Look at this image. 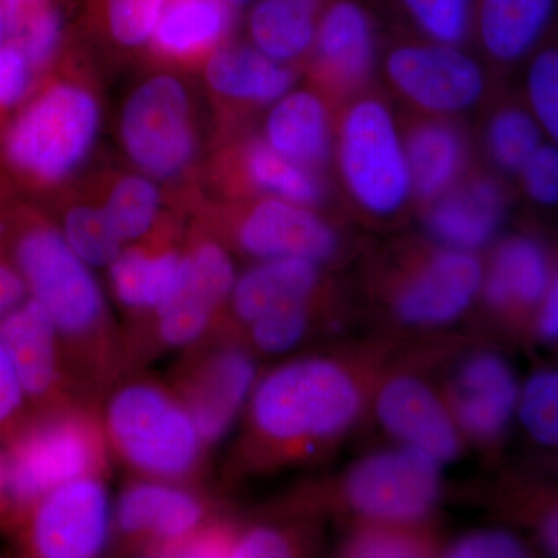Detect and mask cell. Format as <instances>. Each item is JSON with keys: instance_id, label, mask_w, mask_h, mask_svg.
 <instances>
[{"instance_id": "cell-1", "label": "cell", "mask_w": 558, "mask_h": 558, "mask_svg": "<svg viewBox=\"0 0 558 558\" xmlns=\"http://www.w3.org/2000/svg\"><path fill=\"white\" fill-rule=\"evenodd\" d=\"M379 349L300 355L259 374L245 407L236 464L271 473L323 457L368 414Z\"/></svg>"}, {"instance_id": "cell-2", "label": "cell", "mask_w": 558, "mask_h": 558, "mask_svg": "<svg viewBox=\"0 0 558 558\" xmlns=\"http://www.w3.org/2000/svg\"><path fill=\"white\" fill-rule=\"evenodd\" d=\"M13 253L28 295L57 326L84 391L101 402L126 373V343L92 267L47 223L25 227Z\"/></svg>"}, {"instance_id": "cell-3", "label": "cell", "mask_w": 558, "mask_h": 558, "mask_svg": "<svg viewBox=\"0 0 558 558\" xmlns=\"http://www.w3.org/2000/svg\"><path fill=\"white\" fill-rule=\"evenodd\" d=\"M105 398L101 418L110 453L135 478L196 486L209 449L170 384L131 371Z\"/></svg>"}, {"instance_id": "cell-4", "label": "cell", "mask_w": 558, "mask_h": 558, "mask_svg": "<svg viewBox=\"0 0 558 558\" xmlns=\"http://www.w3.org/2000/svg\"><path fill=\"white\" fill-rule=\"evenodd\" d=\"M110 450L100 403L60 407L21 436L7 459L10 497L33 505L50 490L83 478H108Z\"/></svg>"}, {"instance_id": "cell-5", "label": "cell", "mask_w": 558, "mask_h": 558, "mask_svg": "<svg viewBox=\"0 0 558 558\" xmlns=\"http://www.w3.org/2000/svg\"><path fill=\"white\" fill-rule=\"evenodd\" d=\"M484 266L476 253L416 247L403 253L377 286L385 315L405 329H442L459 322L480 299Z\"/></svg>"}, {"instance_id": "cell-6", "label": "cell", "mask_w": 558, "mask_h": 558, "mask_svg": "<svg viewBox=\"0 0 558 558\" xmlns=\"http://www.w3.org/2000/svg\"><path fill=\"white\" fill-rule=\"evenodd\" d=\"M98 126L100 109L89 92L57 84L13 121L3 140V159L31 182H61L87 156Z\"/></svg>"}, {"instance_id": "cell-7", "label": "cell", "mask_w": 558, "mask_h": 558, "mask_svg": "<svg viewBox=\"0 0 558 558\" xmlns=\"http://www.w3.org/2000/svg\"><path fill=\"white\" fill-rule=\"evenodd\" d=\"M339 167L349 196L366 215L392 218L409 202L413 186L405 146L392 113L379 98H362L344 112Z\"/></svg>"}, {"instance_id": "cell-8", "label": "cell", "mask_w": 558, "mask_h": 558, "mask_svg": "<svg viewBox=\"0 0 558 558\" xmlns=\"http://www.w3.org/2000/svg\"><path fill=\"white\" fill-rule=\"evenodd\" d=\"M442 468L411 447L374 451L349 465L333 499L357 520L425 524L442 494Z\"/></svg>"}, {"instance_id": "cell-9", "label": "cell", "mask_w": 558, "mask_h": 558, "mask_svg": "<svg viewBox=\"0 0 558 558\" xmlns=\"http://www.w3.org/2000/svg\"><path fill=\"white\" fill-rule=\"evenodd\" d=\"M170 380L208 449L244 414L259 377L258 357L234 337L213 333L183 351Z\"/></svg>"}, {"instance_id": "cell-10", "label": "cell", "mask_w": 558, "mask_h": 558, "mask_svg": "<svg viewBox=\"0 0 558 558\" xmlns=\"http://www.w3.org/2000/svg\"><path fill=\"white\" fill-rule=\"evenodd\" d=\"M371 410L399 446L424 451L442 465L464 453V436L439 388L410 366L385 365L374 388Z\"/></svg>"}, {"instance_id": "cell-11", "label": "cell", "mask_w": 558, "mask_h": 558, "mask_svg": "<svg viewBox=\"0 0 558 558\" xmlns=\"http://www.w3.org/2000/svg\"><path fill=\"white\" fill-rule=\"evenodd\" d=\"M121 137L131 159L159 179L172 178L193 156L189 97L174 76H154L131 95L121 117Z\"/></svg>"}, {"instance_id": "cell-12", "label": "cell", "mask_w": 558, "mask_h": 558, "mask_svg": "<svg viewBox=\"0 0 558 558\" xmlns=\"http://www.w3.org/2000/svg\"><path fill=\"white\" fill-rule=\"evenodd\" d=\"M215 515L211 501L194 486L134 478L113 505V538L145 556L163 557Z\"/></svg>"}, {"instance_id": "cell-13", "label": "cell", "mask_w": 558, "mask_h": 558, "mask_svg": "<svg viewBox=\"0 0 558 558\" xmlns=\"http://www.w3.org/2000/svg\"><path fill=\"white\" fill-rule=\"evenodd\" d=\"M32 548L44 558L101 556L113 539V505L105 476H83L35 502Z\"/></svg>"}, {"instance_id": "cell-14", "label": "cell", "mask_w": 558, "mask_h": 558, "mask_svg": "<svg viewBox=\"0 0 558 558\" xmlns=\"http://www.w3.org/2000/svg\"><path fill=\"white\" fill-rule=\"evenodd\" d=\"M439 391L465 442L492 446L517 416L520 385L515 371L494 351H472L459 359Z\"/></svg>"}, {"instance_id": "cell-15", "label": "cell", "mask_w": 558, "mask_h": 558, "mask_svg": "<svg viewBox=\"0 0 558 558\" xmlns=\"http://www.w3.org/2000/svg\"><path fill=\"white\" fill-rule=\"evenodd\" d=\"M0 339L27 398L54 402L58 409L70 403L95 402L80 384L50 315L31 295L0 319Z\"/></svg>"}, {"instance_id": "cell-16", "label": "cell", "mask_w": 558, "mask_h": 558, "mask_svg": "<svg viewBox=\"0 0 558 558\" xmlns=\"http://www.w3.org/2000/svg\"><path fill=\"white\" fill-rule=\"evenodd\" d=\"M392 86L407 100L432 113L464 112L486 89L478 62L446 44H409L396 47L387 58Z\"/></svg>"}, {"instance_id": "cell-17", "label": "cell", "mask_w": 558, "mask_h": 558, "mask_svg": "<svg viewBox=\"0 0 558 558\" xmlns=\"http://www.w3.org/2000/svg\"><path fill=\"white\" fill-rule=\"evenodd\" d=\"M233 238L242 253L258 260L304 258L322 266L339 255L341 245L336 229L310 207L278 197L242 213Z\"/></svg>"}, {"instance_id": "cell-18", "label": "cell", "mask_w": 558, "mask_h": 558, "mask_svg": "<svg viewBox=\"0 0 558 558\" xmlns=\"http://www.w3.org/2000/svg\"><path fill=\"white\" fill-rule=\"evenodd\" d=\"M326 295L332 293L322 264L304 258L259 260L236 278L215 333L234 336L267 312Z\"/></svg>"}, {"instance_id": "cell-19", "label": "cell", "mask_w": 558, "mask_h": 558, "mask_svg": "<svg viewBox=\"0 0 558 558\" xmlns=\"http://www.w3.org/2000/svg\"><path fill=\"white\" fill-rule=\"evenodd\" d=\"M553 270L548 252L537 240L510 236L499 242L484 267L480 296L494 317L519 322L537 312Z\"/></svg>"}, {"instance_id": "cell-20", "label": "cell", "mask_w": 558, "mask_h": 558, "mask_svg": "<svg viewBox=\"0 0 558 558\" xmlns=\"http://www.w3.org/2000/svg\"><path fill=\"white\" fill-rule=\"evenodd\" d=\"M508 202L498 180L473 178L425 207V227L444 247L476 253L497 236Z\"/></svg>"}, {"instance_id": "cell-21", "label": "cell", "mask_w": 558, "mask_h": 558, "mask_svg": "<svg viewBox=\"0 0 558 558\" xmlns=\"http://www.w3.org/2000/svg\"><path fill=\"white\" fill-rule=\"evenodd\" d=\"M374 31L368 13L352 0L326 10L317 32L319 80L337 95H351L374 68Z\"/></svg>"}, {"instance_id": "cell-22", "label": "cell", "mask_w": 558, "mask_h": 558, "mask_svg": "<svg viewBox=\"0 0 558 558\" xmlns=\"http://www.w3.org/2000/svg\"><path fill=\"white\" fill-rule=\"evenodd\" d=\"M183 253L149 252L142 247L121 250L109 266L110 289L121 310L131 318L130 336L142 329L170 299L178 282ZM128 336H124L126 339Z\"/></svg>"}, {"instance_id": "cell-23", "label": "cell", "mask_w": 558, "mask_h": 558, "mask_svg": "<svg viewBox=\"0 0 558 558\" xmlns=\"http://www.w3.org/2000/svg\"><path fill=\"white\" fill-rule=\"evenodd\" d=\"M403 146L413 194L425 207L457 185L468 160L457 126L446 120L418 121L407 132Z\"/></svg>"}, {"instance_id": "cell-24", "label": "cell", "mask_w": 558, "mask_h": 558, "mask_svg": "<svg viewBox=\"0 0 558 558\" xmlns=\"http://www.w3.org/2000/svg\"><path fill=\"white\" fill-rule=\"evenodd\" d=\"M329 128L328 110L317 95L295 92L271 109L266 123L267 143L286 159L310 170L328 161Z\"/></svg>"}, {"instance_id": "cell-25", "label": "cell", "mask_w": 558, "mask_h": 558, "mask_svg": "<svg viewBox=\"0 0 558 558\" xmlns=\"http://www.w3.org/2000/svg\"><path fill=\"white\" fill-rule=\"evenodd\" d=\"M207 80L213 89L234 100L269 102L288 94L293 73L263 51L234 46L213 54Z\"/></svg>"}, {"instance_id": "cell-26", "label": "cell", "mask_w": 558, "mask_h": 558, "mask_svg": "<svg viewBox=\"0 0 558 558\" xmlns=\"http://www.w3.org/2000/svg\"><path fill=\"white\" fill-rule=\"evenodd\" d=\"M554 0H481L480 35L498 62H515L534 49L553 14Z\"/></svg>"}, {"instance_id": "cell-27", "label": "cell", "mask_w": 558, "mask_h": 558, "mask_svg": "<svg viewBox=\"0 0 558 558\" xmlns=\"http://www.w3.org/2000/svg\"><path fill=\"white\" fill-rule=\"evenodd\" d=\"M332 295L278 307L253 319L234 339L240 340L256 357H278L299 349L314 336L333 307Z\"/></svg>"}, {"instance_id": "cell-28", "label": "cell", "mask_w": 558, "mask_h": 558, "mask_svg": "<svg viewBox=\"0 0 558 558\" xmlns=\"http://www.w3.org/2000/svg\"><path fill=\"white\" fill-rule=\"evenodd\" d=\"M231 24L223 0H168L153 36L168 53L186 54L218 43Z\"/></svg>"}, {"instance_id": "cell-29", "label": "cell", "mask_w": 558, "mask_h": 558, "mask_svg": "<svg viewBox=\"0 0 558 558\" xmlns=\"http://www.w3.org/2000/svg\"><path fill=\"white\" fill-rule=\"evenodd\" d=\"M5 38L20 47L33 69H40L57 53L62 38L57 0H0Z\"/></svg>"}, {"instance_id": "cell-30", "label": "cell", "mask_w": 558, "mask_h": 558, "mask_svg": "<svg viewBox=\"0 0 558 558\" xmlns=\"http://www.w3.org/2000/svg\"><path fill=\"white\" fill-rule=\"evenodd\" d=\"M314 17L281 0H259L250 14V33L264 54L278 62L289 61L314 43Z\"/></svg>"}, {"instance_id": "cell-31", "label": "cell", "mask_w": 558, "mask_h": 558, "mask_svg": "<svg viewBox=\"0 0 558 558\" xmlns=\"http://www.w3.org/2000/svg\"><path fill=\"white\" fill-rule=\"evenodd\" d=\"M341 553L355 558H421L440 553L435 532L425 524L357 520Z\"/></svg>"}, {"instance_id": "cell-32", "label": "cell", "mask_w": 558, "mask_h": 558, "mask_svg": "<svg viewBox=\"0 0 558 558\" xmlns=\"http://www.w3.org/2000/svg\"><path fill=\"white\" fill-rule=\"evenodd\" d=\"M245 168L255 189L303 207H315L323 199V186L307 168L286 159L269 143H253L245 156Z\"/></svg>"}, {"instance_id": "cell-33", "label": "cell", "mask_w": 558, "mask_h": 558, "mask_svg": "<svg viewBox=\"0 0 558 558\" xmlns=\"http://www.w3.org/2000/svg\"><path fill=\"white\" fill-rule=\"evenodd\" d=\"M180 275L185 288L197 299L211 304L220 312L222 319L238 278L227 248L218 241H197L189 252L183 253Z\"/></svg>"}, {"instance_id": "cell-34", "label": "cell", "mask_w": 558, "mask_h": 558, "mask_svg": "<svg viewBox=\"0 0 558 558\" xmlns=\"http://www.w3.org/2000/svg\"><path fill=\"white\" fill-rule=\"evenodd\" d=\"M539 145L542 128L531 112L519 106H506L488 121L486 146L499 170L520 172Z\"/></svg>"}, {"instance_id": "cell-35", "label": "cell", "mask_w": 558, "mask_h": 558, "mask_svg": "<svg viewBox=\"0 0 558 558\" xmlns=\"http://www.w3.org/2000/svg\"><path fill=\"white\" fill-rule=\"evenodd\" d=\"M160 194L148 179L126 178L110 191L102 205L110 226L123 244L142 240L159 216Z\"/></svg>"}, {"instance_id": "cell-36", "label": "cell", "mask_w": 558, "mask_h": 558, "mask_svg": "<svg viewBox=\"0 0 558 558\" xmlns=\"http://www.w3.org/2000/svg\"><path fill=\"white\" fill-rule=\"evenodd\" d=\"M62 236L87 266L105 269L123 250L102 207L75 205L62 219Z\"/></svg>"}, {"instance_id": "cell-37", "label": "cell", "mask_w": 558, "mask_h": 558, "mask_svg": "<svg viewBox=\"0 0 558 558\" xmlns=\"http://www.w3.org/2000/svg\"><path fill=\"white\" fill-rule=\"evenodd\" d=\"M517 416L532 440L558 449V371H537L529 377L520 388Z\"/></svg>"}, {"instance_id": "cell-38", "label": "cell", "mask_w": 558, "mask_h": 558, "mask_svg": "<svg viewBox=\"0 0 558 558\" xmlns=\"http://www.w3.org/2000/svg\"><path fill=\"white\" fill-rule=\"evenodd\" d=\"M410 16L425 35L446 46L468 38L470 0H402Z\"/></svg>"}, {"instance_id": "cell-39", "label": "cell", "mask_w": 558, "mask_h": 558, "mask_svg": "<svg viewBox=\"0 0 558 558\" xmlns=\"http://www.w3.org/2000/svg\"><path fill=\"white\" fill-rule=\"evenodd\" d=\"M532 116L558 146V49L543 50L527 72Z\"/></svg>"}, {"instance_id": "cell-40", "label": "cell", "mask_w": 558, "mask_h": 558, "mask_svg": "<svg viewBox=\"0 0 558 558\" xmlns=\"http://www.w3.org/2000/svg\"><path fill=\"white\" fill-rule=\"evenodd\" d=\"M306 550V539L296 529L274 523L247 524L238 529L234 558L295 557Z\"/></svg>"}, {"instance_id": "cell-41", "label": "cell", "mask_w": 558, "mask_h": 558, "mask_svg": "<svg viewBox=\"0 0 558 558\" xmlns=\"http://www.w3.org/2000/svg\"><path fill=\"white\" fill-rule=\"evenodd\" d=\"M167 0H106L113 38L126 47L142 46L156 31Z\"/></svg>"}, {"instance_id": "cell-42", "label": "cell", "mask_w": 558, "mask_h": 558, "mask_svg": "<svg viewBox=\"0 0 558 558\" xmlns=\"http://www.w3.org/2000/svg\"><path fill=\"white\" fill-rule=\"evenodd\" d=\"M440 553L450 558H519L526 556L527 549L512 532L486 529L453 539Z\"/></svg>"}, {"instance_id": "cell-43", "label": "cell", "mask_w": 558, "mask_h": 558, "mask_svg": "<svg viewBox=\"0 0 558 558\" xmlns=\"http://www.w3.org/2000/svg\"><path fill=\"white\" fill-rule=\"evenodd\" d=\"M521 185L531 201L543 207L558 205V146L542 145L521 171Z\"/></svg>"}, {"instance_id": "cell-44", "label": "cell", "mask_w": 558, "mask_h": 558, "mask_svg": "<svg viewBox=\"0 0 558 558\" xmlns=\"http://www.w3.org/2000/svg\"><path fill=\"white\" fill-rule=\"evenodd\" d=\"M32 70L20 47L11 43L0 46V112L16 106L27 94Z\"/></svg>"}, {"instance_id": "cell-45", "label": "cell", "mask_w": 558, "mask_h": 558, "mask_svg": "<svg viewBox=\"0 0 558 558\" xmlns=\"http://www.w3.org/2000/svg\"><path fill=\"white\" fill-rule=\"evenodd\" d=\"M25 395L17 371L0 339V425L13 421L24 407Z\"/></svg>"}, {"instance_id": "cell-46", "label": "cell", "mask_w": 558, "mask_h": 558, "mask_svg": "<svg viewBox=\"0 0 558 558\" xmlns=\"http://www.w3.org/2000/svg\"><path fill=\"white\" fill-rule=\"evenodd\" d=\"M535 333L546 343L558 341V266L553 270L548 289L535 312Z\"/></svg>"}, {"instance_id": "cell-47", "label": "cell", "mask_w": 558, "mask_h": 558, "mask_svg": "<svg viewBox=\"0 0 558 558\" xmlns=\"http://www.w3.org/2000/svg\"><path fill=\"white\" fill-rule=\"evenodd\" d=\"M28 299V289L20 270L0 259V319Z\"/></svg>"}, {"instance_id": "cell-48", "label": "cell", "mask_w": 558, "mask_h": 558, "mask_svg": "<svg viewBox=\"0 0 558 558\" xmlns=\"http://www.w3.org/2000/svg\"><path fill=\"white\" fill-rule=\"evenodd\" d=\"M539 535L546 549L558 557V506L549 509L539 521Z\"/></svg>"}, {"instance_id": "cell-49", "label": "cell", "mask_w": 558, "mask_h": 558, "mask_svg": "<svg viewBox=\"0 0 558 558\" xmlns=\"http://www.w3.org/2000/svg\"><path fill=\"white\" fill-rule=\"evenodd\" d=\"M281 2L289 3V5L306 11V13L314 14V16L317 14L319 5V0H281Z\"/></svg>"}, {"instance_id": "cell-50", "label": "cell", "mask_w": 558, "mask_h": 558, "mask_svg": "<svg viewBox=\"0 0 558 558\" xmlns=\"http://www.w3.org/2000/svg\"><path fill=\"white\" fill-rule=\"evenodd\" d=\"M10 495L9 490V470H7V461L0 457V498Z\"/></svg>"}, {"instance_id": "cell-51", "label": "cell", "mask_w": 558, "mask_h": 558, "mask_svg": "<svg viewBox=\"0 0 558 558\" xmlns=\"http://www.w3.org/2000/svg\"><path fill=\"white\" fill-rule=\"evenodd\" d=\"M5 38V24H3L2 10H0V43ZM2 46V44H0Z\"/></svg>"}, {"instance_id": "cell-52", "label": "cell", "mask_w": 558, "mask_h": 558, "mask_svg": "<svg viewBox=\"0 0 558 558\" xmlns=\"http://www.w3.org/2000/svg\"><path fill=\"white\" fill-rule=\"evenodd\" d=\"M229 5H245V3L252 2V0H223Z\"/></svg>"}]
</instances>
